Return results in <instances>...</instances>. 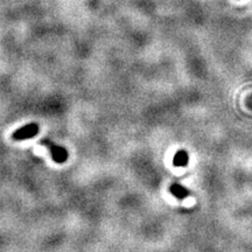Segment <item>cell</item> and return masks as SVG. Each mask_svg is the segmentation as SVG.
Masks as SVG:
<instances>
[{"label":"cell","instance_id":"1","mask_svg":"<svg viewBox=\"0 0 252 252\" xmlns=\"http://www.w3.org/2000/svg\"><path fill=\"white\" fill-rule=\"evenodd\" d=\"M41 144L46 145L50 151V154H52L53 160L58 163H63L67 161L68 159V152L64 147L59 146V145H55L53 143H50L48 139H42L41 140Z\"/></svg>","mask_w":252,"mask_h":252},{"label":"cell","instance_id":"4","mask_svg":"<svg viewBox=\"0 0 252 252\" xmlns=\"http://www.w3.org/2000/svg\"><path fill=\"white\" fill-rule=\"evenodd\" d=\"M188 161H189V156H188V153L184 150L176 152L174 156V159H173V163H174V166H176V167L187 166Z\"/></svg>","mask_w":252,"mask_h":252},{"label":"cell","instance_id":"3","mask_svg":"<svg viewBox=\"0 0 252 252\" xmlns=\"http://www.w3.org/2000/svg\"><path fill=\"white\" fill-rule=\"evenodd\" d=\"M169 190H171V193L174 195L175 197H178L179 200H184V198L188 197L189 195H190V191H189L188 189H186L184 186L178 184H173L171 186V188H169Z\"/></svg>","mask_w":252,"mask_h":252},{"label":"cell","instance_id":"2","mask_svg":"<svg viewBox=\"0 0 252 252\" xmlns=\"http://www.w3.org/2000/svg\"><path fill=\"white\" fill-rule=\"evenodd\" d=\"M39 125L35 124V123H32V124H28L24 127L19 128L12 135L14 140H25V139H30V138L35 137V135L39 133Z\"/></svg>","mask_w":252,"mask_h":252}]
</instances>
